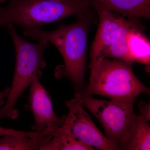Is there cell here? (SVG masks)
<instances>
[{"instance_id":"1","label":"cell","mask_w":150,"mask_h":150,"mask_svg":"<svg viewBox=\"0 0 150 150\" xmlns=\"http://www.w3.org/2000/svg\"><path fill=\"white\" fill-rule=\"evenodd\" d=\"M77 17L74 23L60 25L53 31L30 28L23 30V32L27 37L47 40L56 47L63 57L64 64L56 68L55 76L69 79L74 86L75 93H80L85 90L88 34L94 21V13L90 9Z\"/></svg>"},{"instance_id":"2","label":"cell","mask_w":150,"mask_h":150,"mask_svg":"<svg viewBox=\"0 0 150 150\" xmlns=\"http://www.w3.org/2000/svg\"><path fill=\"white\" fill-rule=\"evenodd\" d=\"M89 83L82 93L107 97L110 100L134 104L140 94L149 88L134 74L132 65L118 60L99 57L90 65Z\"/></svg>"},{"instance_id":"3","label":"cell","mask_w":150,"mask_h":150,"mask_svg":"<svg viewBox=\"0 0 150 150\" xmlns=\"http://www.w3.org/2000/svg\"><path fill=\"white\" fill-rule=\"evenodd\" d=\"M0 6V25H18L23 30L83 14L91 8L86 0H7Z\"/></svg>"},{"instance_id":"4","label":"cell","mask_w":150,"mask_h":150,"mask_svg":"<svg viewBox=\"0 0 150 150\" xmlns=\"http://www.w3.org/2000/svg\"><path fill=\"white\" fill-rule=\"evenodd\" d=\"M10 34L16 54V63L11 86L6 102L0 109V119H15L18 113L14 109L18 100L32 81L36 73L46 67L43 54L49 42L37 40L33 43L20 37L13 25L7 26Z\"/></svg>"},{"instance_id":"5","label":"cell","mask_w":150,"mask_h":150,"mask_svg":"<svg viewBox=\"0 0 150 150\" xmlns=\"http://www.w3.org/2000/svg\"><path fill=\"white\" fill-rule=\"evenodd\" d=\"M77 93L83 107L101 123L106 138L118 150H123L136 117L134 104L97 99L82 93Z\"/></svg>"},{"instance_id":"6","label":"cell","mask_w":150,"mask_h":150,"mask_svg":"<svg viewBox=\"0 0 150 150\" xmlns=\"http://www.w3.org/2000/svg\"><path fill=\"white\" fill-rule=\"evenodd\" d=\"M69 112L65 115L62 127L82 143L100 150H118L114 144L101 133L84 109L79 94L73 99L65 101Z\"/></svg>"},{"instance_id":"7","label":"cell","mask_w":150,"mask_h":150,"mask_svg":"<svg viewBox=\"0 0 150 150\" xmlns=\"http://www.w3.org/2000/svg\"><path fill=\"white\" fill-rule=\"evenodd\" d=\"M42 75V71L38 72L30 84L28 100L35 121L32 131L54 132L63 126L65 115L59 118L55 114L51 96L40 82Z\"/></svg>"},{"instance_id":"8","label":"cell","mask_w":150,"mask_h":150,"mask_svg":"<svg viewBox=\"0 0 150 150\" xmlns=\"http://www.w3.org/2000/svg\"><path fill=\"white\" fill-rule=\"evenodd\" d=\"M98 28L91 50V63L93 62L108 48L118 30L127 21L124 17L117 16L109 11L98 9Z\"/></svg>"},{"instance_id":"9","label":"cell","mask_w":150,"mask_h":150,"mask_svg":"<svg viewBox=\"0 0 150 150\" xmlns=\"http://www.w3.org/2000/svg\"><path fill=\"white\" fill-rule=\"evenodd\" d=\"M95 11L102 9L123 17L150 19V0H86Z\"/></svg>"},{"instance_id":"10","label":"cell","mask_w":150,"mask_h":150,"mask_svg":"<svg viewBox=\"0 0 150 150\" xmlns=\"http://www.w3.org/2000/svg\"><path fill=\"white\" fill-rule=\"evenodd\" d=\"M93 150L63 127H60L41 141L40 150Z\"/></svg>"},{"instance_id":"11","label":"cell","mask_w":150,"mask_h":150,"mask_svg":"<svg viewBox=\"0 0 150 150\" xmlns=\"http://www.w3.org/2000/svg\"><path fill=\"white\" fill-rule=\"evenodd\" d=\"M126 41L129 56L133 62L143 64L149 69L150 43L147 37L134 26L127 33Z\"/></svg>"},{"instance_id":"12","label":"cell","mask_w":150,"mask_h":150,"mask_svg":"<svg viewBox=\"0 0 150 150\" xmlns=\"http://www.w3.org/2000/svg\"><path fill=\"white\" fill-rule=\"evenodd\" d=\"M134 26L131 21L127 20L118 30L110 46L102 52L98 58L118 59L124 61L129 64L133 65L134 62L128 52L126 38L129 30Z\"/></svg>"},{"instance_id":"13","label":"cell","mask_w":150,"mask_h":150,"mask_svg":"<svg viewBox=\"0 0 150 150\" xmlns=\"http://www.w3.org/2000/svg\"><path fill=\"white\" fill-rule=\"evenodd\" d=\"M150 126L141 115H136L123 150H149Z\"/></svg>"},{"instance_id":"14","label":"cell","mask_w":150,"mask_h":150,"mask_svg":"<svg viewBox=\"0 0 150 150\" xmlns=\"http://www.w3.org/2000/svg\"><path fill=\"white\" fill-rule=\"evenodd\" d=\"M41 141L27 136L6 135L0 139V150H40Z\"/></svg>"},{"instance_id":"15","label":"cell","mask_w":150,"mask_h":150,"mask_svg":"<svg viewBox=\"0 0 150 150\" xmlns=\"http://www.w3.org/2000/svg\"><path fill=\"white\" fill-rule=\"evenodd\" d=\"M6 135H18V136H27L32 138H37L40 137V134L38 132H27L20 131L14 129H6L0 126V137H4Z\"/></svg>"},{"instance_id":"16","label":"cell","mask_w":150,"mask_h":150,"mask_svg":"<svg viewBox=\"0 0 150 150\" xmlns=\"http://www.w3.org/2000/svg\"><path fill=\"white\" fill-rule=\"evenodd\" d=\"M140 109V115L143 117L146 121H150V105L144 101H141L139 104Z\"/></svg>"},{"instance_id":"17","label":"cell","mask_w":150,"mask_h":150,"mask_svg":"<svg viewBox=\"0 0 150 150\" xmlns=\"http://www.w3.org/2000/svg\"><path fill=\"white\" fill-rule=\"evenodd\" d=\"M9 88H7L3 91H0V106H3L4 105V99L7 98L9 93Z\"/></svg>"},{"instance_id":"18","label":"cell","mask_w":150,"mask_h":150,"mask_svg":"<svg viewBox=\"0 0 150 150\" xmlns=\"http://www.w3.org/2000/svg\"><path fill=\"white\" fill-rule=\"evenodd\" d=\"M7 0H0V2H5Z\"/></svg>"}]
</instances>
